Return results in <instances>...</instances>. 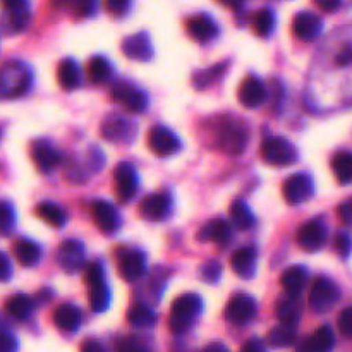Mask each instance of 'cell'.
Returning <instances> with one entry per match:
<instances>
[{
    "instance_id": "obj_10",
    "label": "cell",
    "mask_w": 352,
    "mask_h": 352,
    "mask_svg": "<svg viewBox=\"0 0 352 352\" xmlns=\"http://www.w3.org/2000/svg\"><path fill=\"white\" fill-rule=\"evenodd\" d=\"M148 144L157 157H170L181 148V140L168 127L155 126L148 134Z\"/></svg>"
},
{
    "instance_id": "obj_47",
    "label": "cell",
    "mask_w": 352,
    "mask_h": 352,
    "mask_svg": "<svg viewBox=\"0 0 352 352\" xmlns=\"http://www.w3.org/2000/svg\"><path fill=\"white\" fill-rule=\"evenodd\" d=\"M339 219L344 226H352V198L339 206Z\"/></svg>"
},
{
    "instance_id": "obj_20",
    "label": "cell",
    "mask_w": 352,
    "mask_h": 352,
    "mask_svg": "<svg viewBox=\"0 0 352 352\" xmlns=\"http://www.w3.org/2000/svg\"><path fill=\"white\" fill-rule=\"evenodd\" d=\"M122 50L126 54V57L140 62L148 60L153 55V47H151L150 36L146 33H138L126 38L122 43Z\"/></svg>"
},
{
    "instance_id": "obj_15",
    "label": "cell",
    "mask_w": 352,
    "mask_h": 352,
    "mask_svg": "<svg viewBox=\"0 0 352 352\" xmlns=\"http://www.w3.org/2000/svg\"><path fill=\"white\" fill-rule=\"evenodd\" d=\"M113 181H116L117 196L120 201H129L134 198L138 189V175L129 164L117 165L113 170Z\"/></svg>"
},
{
    "instance_id": "obj_17",
    "label": "cell",
    "mask_w": 352,
    "mask_h": 352,
    "mask_svg": "<svg viewBox=\"0 0 352 352\" xmlns=\"http://www.w3.org/2000/svg\"><path fill=\"white\" fill-rule=\"evenodd\" d=\"M31 157L43 174L55 170L60 164V153L52 146V143L45 140L34 141L33 146H31Z\"/></svg>"
},
{
    "instance_id": "obj_55",
    "label": "cell",
    "mask_w": 352,
    "mask_h": 352,
    "mask_svg": "<svg viewBox=\"0 0 352 352\" xmlns=\"http://www.w3.org/2000/svg\"><path fill=\"white\" fill-rule=\"evenodd\" d=\"M203 352H230V351L227 349V347L223 346V344L217 342V344H210V346L206 347V349L203 351Z\"/></svg>"
},
{
    "instance_id": "obj_16",
    "label": "cell",
    "mask_w": 352,
    "mask_h": 352,
    "mask_svg": "<svg viewBox=\"0 0 352 352\" xmlns=\"http://www.w3.org/2000/svg\"><path fill=\"white\" fill-rule=\"evenodd\" d=\"M172 199L167 192H155V195L146 196L143 201L140 203V213L146 220H157L165 219L170 212Z\"/></svg>"
},
{
    "instance_id": "obj_33",
    "label": "cell",
    "mask_w": 352,
    "mask_h": 352,
    "mask_svg": "<svg viewBox=\"0 0 352 352\" xmlns=\"http://www.w3.org/2000/svg\"><path fill=\"white\" fill-rule=\"evenodd\" d=\"M127 322L136 329H151L157 323V316L146 305H136L127 313Z\"/></svg>"
},
{
    "instance_id": "obj_22",
    "label": "cell",
    "mask_w": 352,
    "mask_h": 352,
    "mask_svg": "<svg viewBox=\"0 0 352 352\" xmlns=\"http://www.w3.org/2000/svg\"><path fill=\"white\" fill-rule=\"evenodd\" d=\"M198 239L212 241V243H217L220 244V246H223V244H227L230 239H232V229H230L227 220L213 219L199 229Z\"/></svg>"
},
{
    "instance_id": "obj_39",
    "label": "cell",
    "mask_w": 352,
    "mask_h": 352,
    "mask_svg": "<svg viewBox=\"0 0 352 352\" xmlns=\"http://www.w3.org/2000/svg\"><path fill=\"white\" fill-rule=\"evenodd\" d=\"M223 72H226V65L223 64L213 65V67L205 69V71H199L198 74H195V86L196 88H208Z\"/></svg>"
},
{
    "instance_id": "obj_37",
    "label": "cell",
    "mask_w": 352,
    "mask_h": 352,
    "mask_svg": "<svg viewBox=\"0 0 352 352\" xmlns=\"http://www.w3.org/2000/svg\"><path fill=\"white\" fill-rule=\"evenodd\" d=\"M38 215L52 227H62L65 223V213L54 203H41L38 206Z\"/></svg>"
},
{
    "instance_id": "obj_40",
    "label": "cell",
    "mask_w": 352,
    "mask_h": 352,
    "mask_svg": "<svg viewBox=\"0 0 352 352\" xmlns=\"http://www.w3.org/2000/svg\"><path fill=\"white\" fill-rule=\"evenodd\" d=\"M16 223V213L14 208L6 201H0V232L9 234Z\"/></svg>"
},
{
    "instance_id": "obj_29",
    "label": "cell",
    "mask_w": 352,
    "mask_h": 352,
    "mask_svg": "<svg viewBox=\"0 0 352 352\" xmlns=\"http://www.w3.org/2000/svg\"><path fill=\"white\" fill-rule=\"evenodd\" d=\"M57 79L64 89H76L81 85V69L72 58H65L58 65Z\"/></svg>"
},
{
    "instance_id": "obj_6",
    "label": "cell",
    "mask_w": 352,
    "mask_h": 352,
    "mask_svg": "<svg viewBox=\"0 0 352 352\" xmlns=\"http://www.w3.org/2000/svg\"><path fill=\"white\" fill-rule=\"evenodd\" d=\"M340 298V289L333 280L327 277H318L309 291V305L316 311H327L332 308Z\"/></svg>"
},
{
    "instance_id": "obj_51",
    "label": "cell",
    "mask_w": 352,
    "mask_h": 352,
    "mask_svg": "<svg viewBox=\"0 0 352 352\" xmlns=\"http://www.w3.org/2000/svg\"><path fill=\"white\" fill-rule=\"evenodd\" d=\"M119 352H148V351L144 349V347L141 346V344H138L136 340L127 339V340H124L122 344H120Z\"/></svg>"
},
{
    "instance_id": "obj_13",
    "label": "cell",
    "mask_w": 352,
    "mask_h": 352,
    "mask_svg": "<svg viewBox=\"0 0 352 352\" xmlns=\"http://www.w3.org/2000/svg\"><path fill=\"white\" fill-rule=\"evenodd\" d=\"M282 195L291 205L306 201L313 196V181L306 174H294L282 186Z\"/></svg>"
},
{
    "instance_id": "obj_46",
    "label": "cell",
    "mask_w": 352,
    "mask_h": 352,
    "mask_svg": "<svg viewBox=\"0 0 352 352\" xmlns=\"http://www.w3.org/2000/svg\"><path fill=\"white\" fill-rule=\"evenodd\" d=\"M220 270H222L220 263H217V261H210V263H206L205 268H203V277H205L208 282H217L220 278Z\"/></svg>"
},
{
    "instance_id": "obj_31",
    "label": "cell",
    "mask_w": 352,
    "mask_h": 352,
    "mask_svg": "<svg viewBox=\"0 0 352 352\" xmlns=\"http://www.w3.org/2000/svg\"><path fill=\"white\" fill-rule=\"evenodd\" d=\"M33 308H34L33 299L28 298V296L24 294L12 296V298L6 302V311L16 320L30 318L31 313H33Z\"/></svg>"
},
{
    "instance_id": "obj_56",
    "label": "cell",
    "mask_w": 352,
    "mask_h": 352,
    "mask_svg": "<svg viewBox=\"0 0 352 352\" xmlns=\"http://www.w3.org/2000/svg\"><path fill=\"white\" fill-rule=\"evenodd\" d=\"M220 2L227 7H232V9H239V7L244 3V0H220Z\"/></svg>"
},
{
    "instance_id": "obj_11",
    "label": "cell",
    "mask_w": 352,
    "mask_h": 352,
    "mask_svg": "<svg viewBox=\"0 0 352 352\" xmlns=\"http://www.w3.org/2000/svg\"><path fill=\"white\" fill-rule=\"evenodd\" d=\"M256 315V302L251 296L237 294L229 301L226 308V318L234 325H244Z\"/></svg>"
},
{
    "instance_id": "obj_24",
    "label": "cell",
    "mask_w": 352,
    "mask_h": 352,
    "mask_svg": "<svg viewBox=\"0 0 352 352\" xmlns=\"http://www.w3.org/2000/svg\"><path fill=\"white\" fill-rule=\"evenodd\" d=\"M188 33L196 41H210L219 33V28L212 17L206 16V14H199V16L191 17L188 21Z\"/></svg>"
},
{
    "instance_id": "obj_12",
    "label": "cell",
    "mask_w": 352,
    "mask_h": 352,
    "mask_svg": "<svg viewBox=\"0 0 352 352\" xmlns=\"http://www.w3.org/2000/svg\"><path fill=\"white\" fill-rule=\"evenodd\" d=\"M327 241V227L322 220H309L301 226L298 232V243L308 253L322 250Z\"/></svg>"
},
{
    "instance_id": "obj_44",
    "label": "cell",
    "mask_w": 352,
    "mask_h": 352,
    "mask_svg": "<svg viewBox=\"0 0 352 352\" xmlns=\"http://www.w3.org/2000/svg\"><path fill=\"white\" fill-rule=\"evenodd\" d=\"M339 330L342 336L352 337V306L344 309L339 316Z\"/></svg>"
},
{
    "instance_id": "obj_52",
    "label": "cell",
    "mask_w": 352,
    "mask_h": 352,
    "mask_svg": "<svg viewBox=\"0 0 352 352\" xmlns=\"http://www.w3.org/2000/svg\"><path fill=\"white\" fill-rule=\"evenodd\" d=\"M81 352H107L98 340L88 339L81 344Z\"/></svg>"
},
{
    "instance_id": "obj_4",
    "label": "cell",
    "mask_w": 352,
    "mask_h": 352,
    "mask_svg": "<svg viewBox=\"0 0 352 352\" xmlns=\"http://www.w3.org/2000/svg\"><path fill=\"white\" fill-rule=\"evenodd\" d=\"M86 285H88L89 306H91L93 311L100 313L109 308V287H107L105 275H103V267L98 261H93L86 268Z\"/></svg>"
},
{
    "instance_id": "obj_38",
    "label": "cell",
    "mask_w": 352,
    "mask_h": 352,
    "mask_svg": "<svg viewBox=\"0 0 352 352\" xmlns=\"http://www.w3.org/2000/svg\"><path fill=\"white\" fill-rule=\"evenodd\" d=\"M275 24V16L270 9H261L254 14L253 17V30L254 33L260 34V36H268L274 30Z\"/></svg>"
},
{
    "instance_id": "obj_26",
    "label": "cell",
    "mask_w": 352,
    "mask_h": 352,
    "mask_svg": "<svg viewBox=\"0 0 352 352\" xmlns=\"http://www.w3.org/2000/svg\"><path fill=\"white\" fill-rule=\"evenodd\" d=\"M230 267L239 277H253L256 268V251L253 248H241L230 258Z\"/></svg>"
},
{
    "instance_id": "obj_28",
    "label": "cell",
    "mask_w": 352,
    "mask_h": 352,
    "mask_svg": "<svg viewBox=\"0 0 352 352\" xmlns=\"http://www.w3.org/2000/svg\"><path fill=\"white\" fill-rule=\"evenodd\" d=\"M308 352H332L336 347V336L329 325H323L305 342Z\"/></svg>"
},
{
    "instance_id": "obj_35",
    "label": "cell",
    "mask_w": 352,
    "mask_h": 352,
    "mask_svg": "<svg viewBox=\"0 0 352 352\" xmlns=\"http://www.w3.org/2000/svg\"><path fill=\"white\" fill-rule=\"evenodd\" d=\"M268 342L274 347H289L296 342V327L278 325L268 333Z\"/></svg>"
},
{
    "instance_id": "obj_1",
    "label": "cell",
    "mask_w": 352,
    "mask_h": 352,
    "mask_svg": "<svg viewBox=\"0 0 352 352\" xmlns=\"http://www.w3.org/2000/svg\"><path fill=\"white\" fill-rule=\"evenodd\" d=\"M250 141V127L237 117H223L217 124V144L229 155H241Z\"/></svg>"
},
{
    "instance_id": "obj_48",
    "label": "cell",
    "mask_w": 352,
    "mask_h": 352,
    "mask_svg": "<svg viewBox=\"0 0 352 352\" xmlns=\"http://www.w3.org/2000/svg\"><path fill=\"white\" fill-rule=\"evenodd\" d=\"M12 275V265L3 253H0V282H7Z\"/></svg>"
},
{
    "instance_id": "obj_3",
    "label": "cell",
    "mask_w": 352,
    "mask_h": 352,
    "mask_svg": "<svg viewBox=\"0 0 352 352\" xmlns=\"http://www.w3.org/2000/svg\"><path fill=\"white\" fill-rule=\"evenodd\" d=\"M201 308L203 302L198 294H184L175 299L170 309V320H168V327L172 332L177 336L188 332L201 313Z\"/></svg>"
},
{
    "instance_id": "obj_30",
    "label": "cell",
    "mask_w": 352,
    "mask_h": 352,
    "mask_svg": "<svg viewBox=\"0 0 352 352\" xmlns=\"http://www.w3.org/2000/svg\"><path fill=\"white\" fill-rule=\"evenodd\" d=\"M14 254H16L17 261H19L23 267H34V265L40 261L41 250L36 243L28 239L17 241L16 246H14Z\"/></svg>"
},
{
    "instance_id": "obj_43",
    "label": "cell",
    "mask_w": 352,
    "mask_h": 352,
    "mask_svg": "<svg viewBox=\"0 0 352 352\" xmlns=\"http://www.w3.org/2000/svg\"><path fill=\"white\" fill-rule=\"evenodd\" d=\"M74 14L78 17H86L95 9V0H72L71 2Z\"/></svg>"
},
{
    "instance_id": "obj_25",
    "label": "cell",
    "mask_w": 352,
    "mask_h": 352,
    "mask_svg": "<svg viewBox=\"0 0 352 352\" xmlns=\"http://www.w3.org/2000/svg\"><path fill=\"white\" fill-rule=\"evenodd\" d=\"M54 323L62 332H76L81 325V311L74 305H60L54 311Z\"/></svg>"
},
{
    "instance_id": "obj_53",
    "label": "cell",
    "mask_w": 352,
    "mask_h": 352,
    "mask_svg": "<svg viewBox=\"0 0 352 352\" xmlns=\"http://www.w3.org/2000/svg\"><path fill=\"white\" fill-rule=\"evenodd\" d=\"M315 3L325 12H333L340 7V0H315Z\"/></svg>"
},
{
    "instance_id": "obj_34",
    "label": "cell",
    "mask_w": 352,
    "mask_h": 352,
    "mask_svg": "<svg viewBox=\"0 0 352 352\" xmlns=\"http://www.w3.org/2000/svg\"><path fill=\"white\" fill-rule=\"evenodd\" d=\"M230 217H232V222L243 230L251 229V227L254 226L253 212H251L250 206H248L246 201H243V199H236V201L230 205Z\"/></svg>"
},
{
    "instance_id": "obj_45",
    "label": "cell",
    "mask_w": 352,
    "mask_h": 352,
    "mask_svg": "<svg viewBox=\"0 0 352 352\" xmlns=\"http://www.w3.org/2000/svg\"><path fill=\"white\" fill-rule=\"evenodd\" d=\"M0 352H17V339L9 332H0Z\"/></svg>"
},
{
    "instance_id": "obj_27",
    "label": "cell",
    "mask_w": 352,
    "mask_h": 352,
    "mask_svg": "<svg viewBox=\"0 0 352 352\" xmlns=\"http://www.w3.org/2000/svg\"><path fill=\"white\" fill-rule=\"evenodd\" d=\"M308 280V272L305 267H291L282 274L280 284L289 296L299 298Z\"/></svg>"
},
{
    "instance_id": "obj_5",
    "label": "cell",
    "mask_w": 352,
    "mask_h": 352,
    "mask_svg": "<svg viewBox=\"0 0 352 352\" xmlns=\"http://www.w3.org/2000/svg\"><path fill=\"white\" fill-rule=\"evenodd\" d=\"M261 158L274 167H287L298 158L294 144L285 138L272 136L261 143Z\"/></svg>"
},
{
    "instance_id": "obj_2",
    "label": "cell",
    "mask_w": 352,
    "mask_h": 352,
    "mask_svg": "<svg viewBox=\"0 0 352 352\" xmlns=\"http://www.w3.org/2000/svg\"><path fill=\"white\" fill-rule=\"evenodd\" d=\"M31 71L23 62L10 60L0 67V95L17 98L31 88Z\"/></svg>"
},
{
    "instance_id": "obj_23",
    "label": "cell",
    "mask_w": 352,
    "mask_h": 352,
    "mask_svg": "<svg viewBox=\"0 0 352 352\" xmlns=\"http://www.w3.org/2000/svg\"><path fill=\"white\" fill-rule=\"evenodd\" d=\"M301 302L296 296H284L278 299L277 306H275V313L282 325L298 327L299 320H301Z\"/></svg>"
},
{
    "instance_id": "obj_7",
    "label": "cell",
    "mask_w": 352,
    "mask_h": 352,
    "mask_svg": "<svg viewBox=\"0 0 352 352\" xmlns=\"http://www.w3.org/2000/svg\"><path fill=\"white\" fill-rule=\"evenodd\" d=\"M146 272V256L143 251L122 248L119 251V274L124 280L134 282Z\"/></svg>"
},
{
    "instance_id": "obj_14",
    "label": "cell",
    "mask_w": 352,
    "mask_h": 352,
    "mask_svg": "<svg viewBox=\"0 0 352 352\" xmlns=\"http://www.w3.org/2000/svg\"><path fill=\"white\" fill-rule=\"evenodd\" d=\"M57 261L65 272L74 274L85 263V248L79 241H64L57 250Z\"/></svg>"
},
{
    "instance_id": "obj_54",
    "label": "cell",
    "mask_w": 352,
    "mask_h": 352,
    "mask_svg": "<svg viewBox=\"0 0 352 352\" xmlns=\"http://www.w3.org/2000/svg\"><path fill=\"white\" fill-rule=\"evenodd\" d=\"M7 10H16L24 7V0H2Z\"/></svg>"
},
{
    "instance_id": "obj_8",
    "label": "cell",
    "mask_w": 352,
    "mask_h": 352,
    "mask_svg": "<svg viewBox=\"0 0 352 352\" xmlns=\"http://www.w3.org/2000/svg\"><path fill=\"white\" fill-rule=\"evenodd\" d=\"M112 98L117 103H120L124 109L129 110V112L141 113L146 109V96H144V93L127 81H117L112 86Z\"/></svg>"
},
{
    "instance_id": "obj_36",
    "label": "cell",
    "mask_w": 352,
    "mask_h": 352,
    "mask_svg": "<svg viewBox=\"0 0 352 352\" xmlns=\"http://www.w3.org/2000/svg\"><path fill=\"white\" fill-rule=\"evenodd\" d=\"M88 74L93 82L100 85V82H105L112 76V65L107 58L93 57L88 64Z\"/></svg>"
},
{
    "instance_id": "obj_42",
    "label": "cell",
    "mask_w": 352,
    "mask_h": 352,
    "mask_svg": "<svg viewBox=\"0 0 352 352\" xmlns=\"http://www.w3.org/2000/svg\"><path fill=\"white\" fill-rule=\"evenodd\" d=\"M131 0H105L107 12L112 16H124L129 10Z\"/></svg>"
},
{
    "instance_id": "obj_18",
    "label": "cell",
    "mask_w": 352,
    "mask_h": 352,
    "mask_svg": "<svg viewBox=\"0 0 352 352\" xmlns=\"http://www.w3.org/2000/svg\"><path fill=\"white\" fill-rule=\"evenodd\" d=\"M292 30L298 38L305 41H313L320 36L323 30V21L313 12H299L292 21Z\"/></svg>"
},
{
    "instance_id": "obj_49",
    "label": "cell",
    "mask_w": 352,
    "mask_h": 352,
    "mask_svg": "<svg viewBox=\"0 0 352 352\" xmlns=\"http://www.w3.org/2000/svg\"><path fill=\"white\" fill-rule=\"evenodd\" d=\"M336 62L339 65H351L352 64V45H346V47L340 48L339 54H337V57H336Z\"/></svg>"
},
{
    "instance_id": "obj_9",
    "label": "cell",
    "mask_w": 352,
    "mask_h": 352,
    "mask_svg": "<svg viewBox=\"0 0 352 352\" xmlns=\"http://www.w3.org/2000/svg\"><path fill=\"white\" fill-rule=\"evenodd\" d=\"M102 136L110 143H129L136 136V126L126 117L110 116L103 120Z\"/></svg>"
},
{
    "instance_id": "obj_57",
    "label": "cell",
    "mask_w": 352,
    "mask_h": 352,
    "mask_svg": "<svg viewBox=\"0 0 352 352\" xmlns=\"http://www.w3.org/2000/svg\"><path fill=\"white\" fill-rule=\"evenodd\" d=\"M55 7H64V6H71L72 0H52Z\"/></svg>"
},
{
    "instance_id": "obj_50",
    "label": "cell",
    "mask_w": 352,
    "mask_h": 352,
    "mask_svg": "<svg viewBox=\"0 0 352 352\" xmlns=\"http://www.w3.org/2000/svg\"><path fill=\"white\" fill-rule=\"evenodd\" d=\"M241 352H268V351H267V347H265V344L261 342V340L251 339V340H248L246 344H244Z\"/></svg>"
},
{
    "instance_id": "obj_41",
    "label": "cell",
    "mask_w": 352,
    "mask_h": 352,
    "mask_svg": "<svg viewBox=\"0 0 352 352\" xmlns=\"http://www.w3.org/2000/svg\"><path fill=\"white\" fill-rule=\"evenodd\" d=\"M333 250L337 251V254H340L342 258H347L352 251V239L349 234H339L333 241Z\"/></svg>"
},
{
    "instance_id": "obj_32",
    "label": "cell",
    "mask_w": 352,
    "mask_h": 352,
    "mask_svg": "<svg viewBox=\"0 0 352 352\" xmlns=\"http://www.w3.org/2000/svg\"><path fill=\"white\" fill-rule=\"evenodd\" d=\"M332 170L340 184H352V153L351 151H340L333 157Z\"/></svg>"
},
{
    "instance_id": "obj_21",
    "label": "cell",
    "mask_w": 352,
    "mask_h": 352,
    "mask_svg": "<svg viewBox=\"0 0 352 352\" xmlns=\"http://www.w3.org/2000/svg\"><path fill=\"white\" fill-rule=\"evenodd\" d=\"M91 213L93 220H95L100 230H103L107 234L116 232L117 227H119V215H117V210L110 203L98 199V201L93 203Z\"/></svg>"
},
{
    "instance_id": "obj_19",
    "label": "cell",
    "mask_w": 352,
    "mask_h": 352,
    "mask_svg": "<svg viewBox=\"0 0 352 352\" xmlns=\"http://www.w3.org/2000/svg\"><path fill=\"white\" fill-rule=\"evenodd\" d=\"M267 98V89L265 85L254 76H250L243 81L239 88V102L248 109H256Z\"/></svg>"
}]
</instances>
